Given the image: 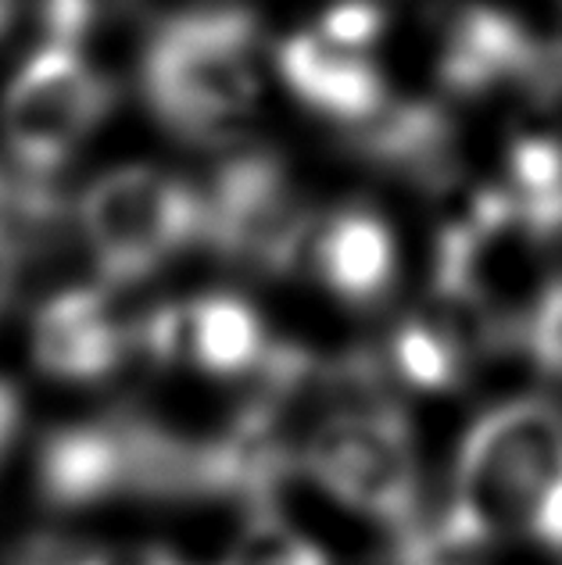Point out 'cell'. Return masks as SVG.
I'll use <instances>...</instances> for the list:
<instances>
[{
  "instance_id": "obj_1",
  "label": "cell",
  "mask_w": 562,
  "mask_h": 565,
  "mask_svg": "<svg viewBox=\"0 0 562 565\" xmlns=\"http://www.w3.org/2000/svg\"><path fill=\"white\" fill-rule=\"evenodd\" d=\"M506 533L562 547V408L541 397L509 401L469 429L441 544L477 547Z\"/></svg>"
},
{
  "instance_id": "obj_2",
  "label": "cell",
  "mask_w": 562,
  "mask_h": 565,
  "mask_svg": "<svg viewBox=\"0 0 562 565\" xmlns=\"http://www.w3.org/2000/svg\"><path fill=\"white\" fill-rule=\"evenodd\" d=\"M258 22L244 8L183 11L144 51V94L187 140L230 137L258 104Z\"/></svg>"
},
{
  "instance_id": "obj_3",
  "label": "cell",
  "mask_w": 562,
  "mask_h": 565,
  "mask_svg": "<svg viewBox=\"0 0 562 565\" xmlns=\"http://www.w3.org/2000/svg\"><path fill=\"white\" fill-rule=\"evenodd\" d=\"M79 222L100 276L137 282L204 236V193L151 166L112 169L83 193Z\"/></svg>"
},
{
  "instance_id": "obj_4",
  "label": "cell",
  "mask_w": 562,
  "mask_h": 565,
  "mask_svg": "<svg viewBox=\"0 0 562 565\" xmlns=\"http://www.w3.org/2000/svg\"><path fill=\"white\" fill-rule=\"evenodd\" d=\"M112 104L115 86L105 72L83 62L76 47L47 43L19 68L0 108V129L14 166L51 180L105 122Z\"/></svg>"
},
{
  "instance_id": "obj_5",
  "label": "cell",
  "mask_w": 562,
  "mask_h": 565,
  "mask_svg": "<svg viewBox=\"0 0 562 565\" xmlns=\"http://www.w3.org/2000/svg\"><path fill=\"white\" fill-rule=\"evenodd\" d=\"M305 466L337 501L362 515L405 526L416 512V448L394 408L330 412L305 444Z\"/></svg>"
},
{
  "instance_id": "obj_6",
  "label": "cell",
  "mask_w": 562,
  "mask_h": 565,
  "mask_svg": "<svg viewBox=\"0 0 562 565\" xmlns=\"http://www.w3.org/2000/svg\"><path fill=\"white\" fill-rule=\"evenodd\" d=\"M308 230L312 218L273 154L230 158L204 193V241L223 258L284 273L298 262Z\"/></svg>"
},
{
  "instance_id": "obj_7",
  "label": "cell",
  "mask_w": 562,
  "mask_h": 565,
  "mask_svg": "<svg viewBox=\"0 0 562 565\" xmlns=\"http://www.w3.org/2000/svg\"><path fill=\"white\" fill-rule=\"evenodd\" d=\"M140 340L158 362H187L212 376H241L269 362L258 311L233 294H209L190 305L158 308Z\"/></svg>"
},
{
  "instance_id": "obj_8",
  "label": "cell",
  "mask_w": 562,
  "mask_h": 565,
  "mask_svg": "<svg viewBox=\"0 0 562 565\" xmlns=\"http://www.w3.org/2000/svg\"><path fill=\"white\" fill-rule=\"evenodd\" d=\"M541 51L509 11L469 4L452 14L437 57V79L448 94L480 97L538 72Z\"/></svg>"
},
{
  "instance_id": "obj_9",
  "label": "cell",
  "mask_w": 562,
  "mask_h": 565,
  "mask_svg": "<svg viewBox=\"0 0 562 565\" xmlns=\"http://www.w3.org/2000/svg\"><path fill=\"white\" fill-rule=\"evenodd\" d=\"M126 348L129 330L100 290L79 287L51 297L33 326V359L54 380H105L126 359Z\"/></svg>"
},
{
  "instance_id": "obj_10",
  "label": "cell",
  "mask_w": 562,
  "mask_h": 565,
  "mask_svg": "<svg viewBox=\"0 0 562 565\" xmlns=\"http://www.w3.org/2000/svg\"><path fill=\"white\" fill-rule=\"evenodd\" d=\"M276 62L294 97L330 122L359 129L388 108V83L380 68L365 54L333 47L319 33L290 36Z\"/></svg>"
},
{
  "instance_id": "obj_11",
  "label": "cell",
  "mask_w": 562,
  "mask_h": 565,
  "mask_svg": "<svg viewBox=\"0 0 562 565\" xmlns=\"http://www.w3.org/2000/svg\"><path fill=\"white\" fill-rule=\"evenodd\" d=\"M312 258L337 297L351 305H373L394 282L397 250L391 226L377 212L344 207L316 236Z\"/></svg>"
},
{
  "instance_id": "obj_12",
  "label": "cell",
  "mask_w": 562,
  "mask_h": 565,
  "mask_svg": "<svg viewBox=\"0 0 562 565\" xmlns=\"http://www.w3.org/2000/svg\"><path fill=\"white\" fill-rule=\"evenodd\" d=\"M359 154L377 166L416 175V180H445L452 166V122L434 104H388L377 118L354 129Z\"/></svg>"
},
{
  "instance_id": "obj_13",
  "label": "cell",
  "mask_w": 562,
  "mask_h": 565,
  "mask_svg": "<svg viewBox=\"0 0 562 565\" xmlns=\"http://www.w3.org/2000/svg\"><path fill=\"white\" fill-rule=\"evenodd\" d=\"M509 204L530 236L562 230V140L527 132L509 147Z\"/></svg>"
},
{
  "instance_id": "obj_14",
  "label": "cell",
  "mask_w": 562,
  "mask_h": 565,
  "mask_svg": "<svg viewBox=\"0 0 562 565\" xmlns=\"http://www.w3.org/2000/svg\"><path fill=\"white\" fill-rule=\"evenodd\" d=\"M394 365L412 386L423 391H441L458 380L463 369V351H458L455 333H448L445 326H434L431 319H409L402 322V330L394 333Z\"/></svg>"
},
{
  "instance_id": "obj_15",
  "label": "cell",
  "mask_w": 562,
  "mask_h": 565,
  "mask_svg": "<svg viewBox=\"0 0 562 565\" xmlns=\"http://www.w3.org/2000/svg\"><path fill=\"white\" fill-rule=\"evenodd\" d=\"M223 565H327V555L294 530L273 523V519H258L233 544Z\"/></svg>"
},
{
  "instance_id": "obj_16",
  "label": "cell",
  "mask_w": 562,
  "mask_h": 565,
  "mask_svg": "<svg viewBox=\"0 0 562 565\" xmlns=\"http://www.w3.org/2000/svg\"><path fill=\"white\" fill-rule=\"evenodd\" d=\"M383 25H388V14H383V8H377L373 0H337V4L322 14L319 36L330 40L333 47L362 54L383 36Z\"/></svg>"
},
{
  "instance_id": "obj_17",
  "label": "cell",
  "mask_w": 562,
  "mask_h": 565,
  "mask_svg": "<svg viewBox=\"0 0 562 565\" xmlns=\"http://www.w3.org/2000/svg\"><path fill=\"white\" fill-rule=\"evenodd\" d=\"M132 0H43V29L51 43L76 47L83 36H91L100 22L129 8Z\"/></svg>"
},
{
  "instance_id": "obj_18",
  "label": "cell",
  "mask_w": 562,
  "mask_h": 565,
  "mask_svg": "<svg viewBox=\"0 0 562 565\" xmlns=\"http://www.w3.org/2000/svg\"><path fill=\"white\" fill-rule=\"evenodd\" d=\"M527 344L544 373L562 380V279L541 290L534 311L527 319Z\"/></svg>"
},
{
  "instance_id": "obj_19",
  "label": "cell",
  "mask_w": 562,
  "mask_h": 565,
  "mask_svg": "<svg viewBox=\"0 0 562 565\" xmlns=\"http://www.w3.org/2000/svg\"><path fill=\"white\" fill-rule=\"evenodd\" d=\"M79 565H183L166 552L155 547H112V552H97L91 558H83Z\"/></svg>"
},
{
  "instance_id": "obj_20",
  "label": "cell",
  "mask_w": 562,
  "mask_h": 565,
  "mask_svg": "<svg viewBox=\"0 0 562 565\" xmlns=\"http://www.w3.org/2000/svg\"><path fill=\"white\" fill-rule=\"evenodd\" d=\"M14 279H19V241L8 230H0V311L11 301Z\"/></svg>"
},
{
  "instance_id": "obj_21",
  "label": "cell",
  "mask_w": 562,
  "mask_h": 565,
  "mask_svg": "<svg viewBox=\"0 0 562 565\" xmlns=\"http://www.w3.org/2000/svg\"><path fill=\"white\" fill-rule=\"evenodd\" d=\"M405 562H409V565H441L437 555H431V552H426V547L420 544V537H412V541H409V547H405Z\"/></svg>"
},
{
  "instance_id": "obj_22",
  "label": "cell",
  "mask_w": 562,
  "mask_h": 565,
  "mask_svg": "<svg viewBox=\"0 0 562 565\" xmlns=\"http://www.w3.org/2000/svg\"><path fill=\"white\" fill-rule=\"evenodd\" d=\"M11 14H14V0H0V36L11 25Z\"/></svg>"
}]
</instances>
